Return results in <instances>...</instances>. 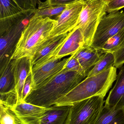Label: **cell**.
Segmentation results:
<instances>
[{"mask_svg": "<svg viewBox=\"0 0 124 124\" xmlns=\"http://www.w3.org/2000/svg\"><path fill=\"white\" fill-rule=\"evenodd\" d=\"M86 77L76 71L62 70L32 90L25 101L40 107H51Z\"/></svg>", "mask_w": 124, "mask_h": 124, "instance_id": "6da1fadb", "label": "cell"}, {"mask_svg": "<svg viewBox=\"0 0 124 124\" xmlns=\"http://www.w3.org/2000/svg\"><path fill=\"white\" fill-rule=\"evenodd\" d=\"M115 66L91 77H87L55 104L57 106H71L92 97H105L117 78Z\"/></svg>", "mask_w": 124, "mask_h": 124, "instance_id": "7a4b0ae2", "label": "cell"}, {"mask_svg": "<svg viewBox=\"0 0 124 124\" xmlns=\"http://www.w3.org/2000/svg\"><path fill=\"white\" fill-rule=\"evenodd\" d=\"M57 23L49 17L33 16L22 32L10 60L30 57L48 36Z\"/></svg>", "mask_w": 124, "mask_h": 124, "instance_id": "3957f363", "label": "cell"}, {"mask_svg": "<svg viewBox=\"0 0 124 124\" xmlns=\"http://www.w3.org/2000/svg\"><path fill=\"white\" fill-rule=\"evenodd\" d=\"M107 4L100 0H86L75 27L79 28L82 32L84 45L91 44L99 23L106 15Z\"/></svg>", "mask_w": 124, "mask_h": 124, "instance_id": "277c9868", "label": "cell"}, {"mask_svg": "<svg viewBox=\"0 0 124 124\" xmlns=\"http://www.w3.org/2000/svg\"><path fill=\"white\" fill-rule=\"evenodd\" d=\"M104 98L94 96L71 106L66 124H95L105 102Z\"/></svg>", "mask_w": 124, "mask_h": 124, "instance_id": "5b68a950", "label": "cell"}, {"mask_svg": "<svg viewBox=\"0 0 124 124\" xmlns=\"http://www.w3.org/2000/svg\"><path fill=\"white\" fill-rule=\"evenodd\" d=\"M124 28V11L110 12L100 20L90 46L101 49L106 41Z\"/></svg>", "mask_w": 124, "mask_h": 124, "instance_id": "8992f818", "label": "cell"}, {"mask_svg": "<svg viewBox=\"0 0 124 124\" xmlns=\"http://www.w3.org/2000/svg\"><path fill=\"white\" fill-rule=\"evenodd\" d=\"M36 9L28 10L26 14L7 30L0 34V60L4 62L10 60L21 33L30 20L33 16Z\"/></svg>", "mask_w": 124, "mask_h": 124, "instance_id": "52a82bcc", "label": "cell"}, {"mask_svg": "<svg viewBox=\"0 0 124 124\" xmlns=\"http://www.w3.org/2000/svg\"><path fill=\"white\" fill-rule=\"evenodd\" d=\"M86 0H79L67 5L65 9L57 16V23L46 39L68 33L76 26Z\"/></svg>", "mask_w": 124, "mask_h": 124, "instance_id": "ba28073f", "label": "cell"}, {"mask_svg": "<svg viewBox=\"0 0 124 124\" xmlns=\"http://www.w3.org/2000/svg\"><path fill=\"white\" fill-rule=\"evenodd\" d=\"M68 58L62 60L50 59L33 66L31 70L32 90L49 77L61 71Z\"/></svg>", "mask_w": 124, "mask_h": 124, "instance_id": "9c48e42d", "label": "cell"}, {"mask_svg": "<svg viewBox=\"0 0 124 124\" xmlns=\"http://www.w3.org/2000/svg\"><path fill=\"white\" fill-rule=\"evenodd\" d=\"M27 11L23 10L15 0H0V34L19 21Z\"/></svg>", "mask_w": 124, "mask_h": 124, "instance_id": "30bf717a", "label": "cell"}, {"mask_svg": "<svg viewBox=\"0 0 124 124\" xmlns=\"http://www.w3.org/2000/svg\"><path fill=\"white\" fill-rule=\"evenodd\" d=\"M11 65L14 80L15 89L17 92V102L22 100L23 87L32 66L31 57H25L11 60Z\"/></svg>", "mask_w": 124, "mask_h": 124, "instance_id": "8fae6325", "label": "cell"}, {"mask_svg": "<svg viewBox=\"0 0 124 124\" xmlns=\"http://www.w3.org/2000/svg\"><path fill=\"white\" fill-rule=\"evenodd\" d=\"M69 32L59 36L46 39L36 48L31 57L32 66L41 62L50 57L65 41Z\"/></svg>", "mask_w": 124, "mask_h": 124, "instance_id": "7c38bea8", "label": "cell"}, {"mask_svg": "<svg viewBox=\"0 0 124 124\" xmlns=\"http://www.w3.org/2000/svg\"><path fill=\"white\" fill-rule=\"evenodd\" d=\"M84 44V38L82 32L79 28H75L69 32L67 38L57 51L42 62L50 59H61L64 57L73 55L83 46Z\"/></svg>", "mask_w": 124, "mask_h": 124, "instance_id": "4fadbf2b", "label": "cell"}, {"mask_svg": "<svg viewBox=\"0 0 124 124\" xmlns=\"http://www.w3.org/2000/svg\"><path fill=\"white\" fill-rule=\"evenodd\" d=\"M71 106L53 105L46 108L39 118L28 121L24 124H66Z\"/></svg>", "mask_w": 124, "mask_h": 124, "instance_id": "5bb4252c", "label": "cell"}, {"mask_svg": "<svg viewBox=\"0 0 124 124\" xmlns=\"http://www.w3.org/2000/svg\"><path fill=\"white\" fill-rule=\"evenodd\" d=\"M74 54L87 77L91 69L105 54L101 49H97L91 46L84 45Z\"/></svg>", "mask_w": 124, "mask_h": 124, "instance_id": "9a60e30c", "label": "cell"}, {"mask_svg": "<svg viewBox=\"0 0 124 124\" xmlns=\"http://www.w3.org/2000/svg\"><path fill=\"white\" fill-rule=\"evenodd\" d=\"M46 108L21 101L17 102L11 109L19 121L23 123L39 118Z\"/></svg>", "mask_w": 124, "mask_h": 124, "instance_id": "2e32d148", "label": "cell"}, {"mask_svg": "<svg viewBox=\"0 0 124 124\" xmlns=\"http://www.w3.org/2000/svg\"><path fill=\"white\" fill-rule=\"evenodd\" d=\"M117 75L115 86L105 102V106L115 109L124 108V66Z\"/></svg>", "mask_w": 124, "mask_h": 124, "instance_id": "e0dca14e", "label": "cell"}, {"mask_svg": "<svg viewBox=\"0 0 124 124\" xmlns=\"http://www.w3.org/2000/svg\"><path fill=\"white\" fill-rule=\"evenodd\" d=\"M95 124H124V108L115 109L104 105Z\"/></svg>", "mask_w": 124, "mask_h": 124, "instance_id": "ac0fdd59", "label": "cell"}, {"mask_svg": "<svg viewBox=\"0 0 124 124\" xmlns=\"http://www.w3.org/2000/svg\"><path fill=\"white\" fill-rule=\"evenodd\" d=\"M14 89V80L10 60L1 65L0 94L7 93Z\"/></svg>", "mask_w": 124, "mask_h": 124, "instance_id": "d6986e66", "label": "cell"}, {"mask_svg": "<svg viewBox=\"0 0 124 124\" xmlns=\"http://www.w3.org/2000/svg\"><path fill=\"white\" fill-rule=\"evenodd\" d=\"M115 58L112 53H105L104 56L91 69L87 77H91L98 74L114 66Z\"/></svg>", "mask_w": 124, "mask_h": 124, "instance_id": "ffe728a7", "label": "cell"}, {"mask_svg": "<svg viewBox=\"0 0 124 124\" xmlns=\"http://www.w3.org/2000/svg\"><path fill=\"white\" fill-rule=\"evenodd\" d=\"M124 40V28L109 39L103 45L101 50L104 54L107 52L113 54L119 47Z\"/></svg>", "mask_w": 124, "mask_h": 124, "instance_id": "44dd1931", "label": "cell"}, {"mask_svg": "<svg viewBox=\"0 0 124 124\" xmlns=\"http://www.w3.org/2000/svg\"><path fill=\"white\" fill-rule=\"evenodd\" d=\"M67 5L50 6L43 8L36 9L34 14L35 16L49 17L55 16L59 15L66 8Z\"/></svg>", "mask_w": 124, "mask_h": 124, "instance_id": "7402d4cb", "label": "cell"}, {"mask_svg": "<svg viewBox=\"0 0 124 124\" xmlns=\"http://www.w3.org/2000/svg\"><path fill=\"white\" fill-rule=\"evenodd\" d=\"M0 124H17L19 120L9 108L0 106Z\"/></svg>", "mask_w": 124, "mask_h": 124, "instance_id": "603a6c76", "label": "cell"}, {"mask_svg": "<svg viewBox=\"0 0 124 124\" xmlns=\"http://www.w3.org/2000/svg\"><path fill=\"white\" fill-rule=\"evenodd\" d=\"M62 70L65 71H76L86 77L80 63L74 54L71 55L69 57L68 60L64 66Z\"/></svg>", "mask_w": 124, "mask_h": 124, "instance_id": "cb8c5ba5", "label": "cell"}, {"mask_svg": "<svg viewBox=\"0 0 124 124\" xmlns=\"http://www.w3.org/2000/svg\"><path fill=\"white\" fill-rule=\"evenodd\" d=\"M113 54L115 58L114 66L116 68H121L124 63V40Z\"/></svg>", "mask_w": 124, "mask_h": 124, "instance_id": "d4e9b609", "label": "cell"}, {"mask_svg": "<svg viewBox=\"0 0 124 124\" xmlns=\"http://www.w3.org/2000/svg\"><path fill=\"white\" fill-rule=\"evenodd\" d=\"M79 0H46L44 2L40 1L38 8H43L50 6L67 5Z\"/></svg>", "mask_w": 124, "mask_h": 124, "instance_id": "484cf974", "label": "cell"}, {"mask_svg": "<svg viewBox=\"0 0 124 124\" xmlns=\"http://www.w3.org/2000/svg\"><path fill=\"white\" fill-rule=\"evenodd\" d=\"M23 10L36 9L40 0H15Z\"/></svg>", "mask_w": 124, "mask_h": 124, "instance_id": "4316f807", "label": "cell"}, {"mask_svg": "<svg viewBox=\"0 0 124 124\" xmlns=\"http://www.w3.org/2000/svg\"><path fill=\"white\" fill-rule=\"evenodd\" d=\"M32 89V81L31 70L28 75L23 87L22 92V100L23 101H25L26 98L31 92Z\"/></svg>", "mask_w": 124, "mask_h": 124, "instance_id": "83f0119b", "label": "cell"}, {"mask_svg": "<svg viewBox=\"0 0 124 124\" xmlns=\"http://www.w3.org/2000/svg\"><path fill=\"white\" fill-rule=\"evenodd\" d=\"M124 7V0H112L107 4V12L119 11Z\"/></svg>", "mask_w": 124, "mask_h": 124, "instance_id": "f1b7e54d", "label": "cell"}, {"mask_svg": "<svg viewBox=\"0 0 124 124\" xmlns=\"http://www.w3.org/2000/svg\"><path fill=\"white\" fill-rule=\"evenodd\" d=\"M100 0L102 1L103 2L106 3V4H108L110 1H111L112 0Z\"/></svg>", "mask_w": 124, "mask_h": 124, "instance_id": "f546056e", "label": "cell"}, {"mask_svg": "<svg viewBox=\"0 0 124 124\" xmlns=\"http://www.w3.org/2000/svg\"><path fill=\"white\" fill-rule=\"evenodd\" d=\"M23 124V123H21V122H20L19 120V122H18V124Z\"/></svg>", "mask_w": 124, "mask_h": 124, "instance_id": "4dcf8cb0", "label": "cell"}]
</instances>
